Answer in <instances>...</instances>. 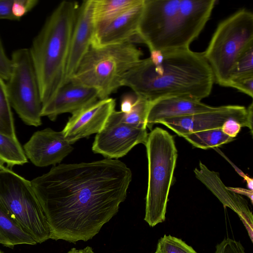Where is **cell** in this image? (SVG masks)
I'll return each mask as SVG.
<instances>
[{"label":"cell","mask_w":253,"mask_h":253,"mask_svg":"<svg viewBox=\"0 0 253 253\" xmlns=\"http://www.w3.org/2000/svg\"><path fill=\"white\" fill-rule=\"evenodd\" d=\"M180 0H144L137 34L133 42L147 45L150 51L168 50Z\"/></svg>","instance_id":"cell-9"},{"label":"cell","mask_w":253,"mask_h":253,"mask_svg":"<svg viewBox=\"0 0 253 253\" xmlns=\"http://www.w3.org/2000/svg\"><path fill=\"white\" fill-rule=\"evenodd\" d=\"M11 60L6 55L0 39V77L6 81L11 72Z\"/></svg>","instance_id":"cell-30"},{"label":"cell","mask_w":253,"mask_h":253,"mask_svg":"<svg viewBox=\"0 0 253 253\" xmlns=\"http://www.w3.org/2000/svg\"><path fill=\"white\" fill-rule=\"evenodd\" d=\"M0 244L13 248L15 245H35L36 241L0 207Z\"/></svg>","instance_id":"cell-20"},{"label":"cell","mask_w":253,"mask_h":253,"mask_svg":"<svg viewBox=\"0 0 253 253\" xmlns=\"http://www.w3.org/2000/svg\"><path fill=\"white\" fill-rule=\"evenodd\" d=\"M143 0H93L95 24L113 18L140 3Z\"/></svg>","instance_id":"cell-21"},{"label":"cell","mask_w":253,"mask_h":253,"mask_svg":"<svg viewBox=\"0 0 253 253\" xmlns=\"http://www.w3.org/2000/svg\"><path fill=\"white\" fill-rule=\"evenodd\" d=\"M99 100L97 90L69 81L64 84L47 102L42 105L41 116L54 121L61 114H73Z\"/></svg>","instance_id":"cell-17"},{"label":"cell","mask_w":253,"mask_h":253,"mask_svg":"<svg viewBox=\"0 0 253 253\" xmlns=\"http://www.w3.org/2000/svg\"><path fill=\"white\" fill-rule=\"evenodd\" d=\"M217 107L188 98H162L150 102L146 117V126L152 130L154 124L159 123L164 119L212 111Z\"/></svg>","instance_id":"cell-19"},{"label":"cell","mask_w":253,"mask_h":253,"mask_svg":"<svg viewBox=\"0 0 253 253\" xmlns=\"http://www.w3.org/2000/svg\"><path fill=\"white\" fill-rule=\"evenodd\" d=\"M93 8V0H84L78 7L70 43L64 84L69 82L91 46L95 29Z\"/></svg>","instance_id":"cell-16"},{"label":"cell","mask_w":253,"mask_h":253,"mask_svg":"<svg viewBox=\"0 0 253 253\" xmlns=\"http://www.w3.org/2000/svg\"><path fill=\"white\" fill-rule=\"evenodd\" d=\"M251 76H253V45L237 60L230 75L229 87L235 81Z\"/></svg>","instance_id":"cell-26"},{"label":"cell","mask_w":253,"mask_h":253,"mask_svg":"<svg viewBox=\"0 0 253 253\" xmlns=\"http://www.w3.org/2000/svg\"><path fill=\"white\" fill-rule=\"evenodd\" d=\"M137 98V95L134 93H127L124 94L121 99V112L124 113L129 112Z\"/></svg>","instance_id":"cell-34"},{"label":"cell","mask_w":253,"mask_h":253,"mask_svg":"<svg viewBox=\"0 0 253 253\" xmlns=\"http://www.w3.org/2000/svg\"><path fill=\"white\" fill-rule=\"evenodd\" d=\"M221 155H223V157L226 159L227 161L231 164L232 166L235 169V170L239 173V174L242 176L246 181L247 186L249 189L253 190V180L252 178L250 177L246 174H245L241 170H240L238 167L234 165L230 161L225 157L224 155L219 151V152Z\"/></svg>","instance_id":"cell-35"},{"label":"cell","mask_w":253,"mask_h":253,"mask_svg":"<svg viewBox=\"0 0 253 253\" xmlns=\"http://www.w3.org/2000/svg\"><path fill=\"white\" fill-rule=\"evenodd\" d=\"M5 167L3 165V163L0 161V170L4 169Z\"/></svg>","instance_id":"cell-39"},{"label":"cell","mask_w":253,"mask_h":253,"mask_svg":"<svg viewBox=\"0 0 253 253\" xmlns=\"http://www.w3.org/2000/svg\"><path fill=\"white\" fill-rule=\"evenodd\" d=\"M150 102L137 96L131 111L127 113L115 110V113L121 122L139 127L146 128V117Z\"/></svg>","instance_id":"cell-25"},{"label":"cell","mask_w":253,"mask_h":253,"mask_svg":"<svg viewBox=\"0 0 253 253\" xmlns=\"http://www.w3.org/2000/svg\"><path fill=\"white\" fill-rule=\"evenodd\" d=\"M10 60L11 72L5 84L11 108L26 125L40 126L42 104L29 48L14 51Z\"/></svg>","instance_id":"cell-8"},{"label":"cell","mask_w":253,"mask_h":253,"mask_svg":"<svg viewBox=\"0 0 253 253\" xmlns=\"http://www.w3.org/2000/svg\"><path fill=\"white\" fill-rule=\"evenodd\" d=\"M148 166L145 221L151 227L165 220L177 150L172 135L160 127L148 133L145 144Z\"/></svg>","instance_id":"cell-5"},{"label":"cell","mask_w":253,"mask_h":253,"mask_svg":"<svg viewBox=\"0 0 253 253\" xmlns=\"http://www.w3.org/2000/svg\"><path fill=\"white\" fill-rule=\"evenodd\" d=\"M182 137L193 146L203 149L215 148L234 140L224 133L221 128L195 132Z\"/></svg>","instance_id":"cell-22"},{"label":"cell","mask_w":253,"mask_h":253,"mask_svg":"<svg viewBox=\"0 0 253 253\" xmlns=\"http://www.w3.org/2000/svg\"><path fill=\"white\" fill-rule=\"evenodd\" d=\"M241 127V125L237 121L229 119L223 124L221 129L224 133L234 138L240 132Z\"/></svg>","instance_id":"cell-32"},{"label":"cell","mask_w":253,"mask_h":253,"mask_svg":"<svg viewBox=\"0 0 253 253\" xmlns=\"http://www.w3.org/2000/svg\"><path fill=\"white\" fill-rule=\"evenodd\" d=\"M79 6L61 2L33 39L29 52L42 105L64 84L71 38Z\"/></svg>","instance_id":"cell-3"},{"label":"cell","mask_w":253,"mask_h":253,"mask_svg":"<svg viewBox=\"0 0 253 253\" xmlns=\"http://www.w3.org/2000/svg\"><path fill=\"white\" fill-rule=\"evenodd\" d=\"M80 253H95L91 247L87 246L83 249H80Z\"/></svg>","instance_id":"cell-37"},{"label":"cell","mask_w":253,"mask_h":253,"mask_svg":"<svg viewBox=\"0 0 253 253\" xmlns=\"http://www.w3.org/2000/svg\"><path fill=\"white\" fill-rule=\"evenodd\" d=\"M231 191L238 194L244 195L248 197L253 203V190L239 187H228Z\"/></svg>","instance_id":"cell-36"},{"label":"cell","mask_w":253,"mask_h":253,"mask_svg":"<svg viewBox=\"0 0 253 253\" xmlns=\"http://www.w3.org/2000/svg\"><path fill=\"white\" fill-rule=\"evenodd\" d=\"M215 0H180L167 50L189 48L209 20Z\"/></svg>","instance_id":"cell-12"},{"label":"cell","mask_w":253,"mask_h":253,"mask_svg":"<svg viewBox=\"0 0 253 253\" xmlns=\"http://www.w3.org/2000/svg\"><path fill=\"white\" fill-rule=\"evenodd\" d=\"M214 253H246L242 245L238 241L225 239L216 247Z\"/></svg>","instance_id":"cell-29"},{"label":"cell","mask_w":253,"mask_h":253,"mask_svg":"<svg viewBox=\"0 0 253 253\" xmlns=\"http://www.w3.org/2000/svg\"><path fill=\"white\" fill-rule=\"evenodd\" d=\"M253 45V14L240 9L220 22L203 52L214 82L229 87L231 71L238 58Z\"/></svg>","instance_id":"cell-6"},{"label":"cell","mask_w":253,"mask_h":253,"mask_svg":"<svg viewBox=\"0 0 253 253\" xmlns=\"http://www.w3.org/2000/svg\"><path fill=\"white\" fill-rule=\"evenodd\" d=\"M253 104L248 108L228 105L219 106L215 110L173 118L166 119L159 123L182 137L184 135L205 130L221 128L229 119H234L242 127L249 128L253 134Z\"/></svg>","instance_id":"cell-10"},{"label":"cell","mask_w":253,"mask_h":253,"mask_svg":"<svg viewBox=\"0 0 253 253\" xmlns=\"http://www.w3.org/2000/svg\"><path fill=\"white\" fill-rule=\"evenodd\" d=\"M0 161L9 167L23 165L28 162L23 149L17 138L0 133Z\"/></svg>","instance_id":"cell-23"},{"label":"cell","mask_w":253,"mask_h":253,"mask_svg":"<svg viewBox=\"0 0 253 253\" xmlns=\"http://www.w3.org/2000/svg\"><path fill=\"white\" fill-rule=\"evenodd\" d=\"M162 51L159 63L140 59L124 75L121 86L150 102L173 97L201 101L210 94L214 79L204 52L189 48Z\"/></svg>","instance_id":"cell-2"},{"label":"cell","mask_w":253,"mask_h":253,"mask_svg":"<svg viewBox=\"0 0 253 253\" xmlns=\"http://www.w3.org/2000/svg\"><path fill=\"white\" fill-rule=\"evenodd\" d=\"M142 54L130 42L90 46L69 81L96 89L99 99L108 98L122 86L124 75L141 59Z\"/></svg>","instance_id":"cell-4"},{"label":"cell","mask_w":253,"mask_h":253,"mask_svg":"<svg viewBox=\"0 0 253 253\" xmlns=\"http://www.w3.org/2000/svg\"><path fill=\"white\" fill-rule=\"evenodd\" d=\"M115 110L102 129L96 135L92 146L94 153L111 159H117L125 156L139 143L145 145L148 135L146 128L121 122Z\"/></svg>","instance_id":"cell-11"},{"label":"cell","mask_w":253,"mask_h":253,"mask_svg":"<svg viewBox=\"0 0 253 253\" xmlns=\"http://www.w3.org/2000/svg\"><path fill=\"white\" fill-rule=\"evenodd\" d=\"M159 253L158 252V251H157V250H156V252H155V253Z\"/></svg>","instance_id":"cell-40"},{"label":"cell","mask_w":253,"mask_h":253,"mask_svg":"<svg viewBox=\"0 0 253 253\" xmlns=\"http://www.w3.org/2000/svg\"><path fill=\"white\" fill-rule=\"evenodd\" d=\"M115 99L109 97L99 99L72 114L62 131L66 140L72 144L98 133L115 110Z\"/></svg>","instance_id":"cell-13"},{"label":"cell","mask_w":253,"mask_h":253,"mask_svg":"<svg viewBox=\"0 0 253 253\" xmlns=\"http://www.w3.org/2000/svg\"><path fill=\"white\" fill-rule=\"evenodd\" d=\"M230 87L235 88L253 98V76L235 81L231 83Z\"/></svg>","instance_id":"cell-31"},{"label":"cell","mask_w":253,"mask_h":253,"mask_svg":"<svg viewBox=\"0 0 253 253\" xmlns=\"http://www.w3.org/2000/svg\"><path fill=\"white\" fill-rule=\"evenodd\" d=\"M67 253H80V250L75 248H72Z\"/></svg>","instance_id":"cell-38"},{"label":"cell","mask_w":253,"mask_h":253,"mask_svg":"<svg viewBox=\"0 0 253 253\" xmlns=\"http://www.w3.org/2000/svg\"><path fill=\"white\" fill-rule=\"evenodd\" d=\"M156 250L159 253H197L180 239L166 235L159 240Z\"/></svg>","instance_id":"cell-27"},{"label":"cell","mask_w":253,"mask_h":253,"mask_svg":"<svg viewBox=\"0 0 253 253\" xmlns=\"http://www.w3.org/2000/svg\"><path fill=\"white\" fill-rule=\"evenodd\" d=\"M196 177L223 204L234 211L246 225L253 240V215L246 201L230 191L221 180L219 173L209 169L201 161L199 168L194 170Z\"/></svg>","instance_id":"cell-18"},{"label":"cell","mask_w":253,"mask_h":253,"mask_svg":"<svg viewBox=\"0 0 253 253\" xmlns=\"http://www.w3.org/2000/svg\"><path fill=\"white\" fill-rule=\"evenodd\" d=\"M131 179L124 163L106 158L54 166L31 183L50 239L75 243L92 239L116 214Z\"/></svg>","instance_id":"cell-1"},{"label":"cell","mask_w":253,"mask_h":253,"mask_svg":"<svg viewBox=\"0 0 253 253\" xmlns=\"http://www.w3.org/2000/svg\"><path fill=\"white\" fill-rule=\"evenodd\" d=\"M13 0H0V19L17 20L12 12Z\"/></svg>","instance_id":"cell-33"},{"label":"cell","mask_w":253,"mask_h":253,"mask_svg":"<svg viewBox=\"0 0 253 253\" xmlns=\"http://www.w3.org/2000/svg\"><path fill=\"white\" fill-rule=\"evenodd\" d=\"M143 5L144 0L113 18L95 23L90 46L101 47L126 42L132 43L137 34Z\"/></svg>","instance_id":"cell-14"},{"label":"cell","mask_w":253,"mask_h":253,"mask_svg":"<svg viewBox=\"0 0 253 253\" xmlns=\"http://www.w3.org/2000/svg\"><path fill=\"white\" fill-rule=\"evenodd\" d=\"M0 207L37 243L50 239L47 220L31 181L6 167L0 170Z\"/></svg>","instance_id":"cell-7"},{"label":"cell","mask_w":253,"mask_h":253,"mask_svg":"<svg viewBox=\"0 0 253 253\" xmlns=\"http://www.w3.org/2000/svg\"><path fill=\"white\" fill-rule=\"evenodd\" d=\"M38 2V0H13L12 14L17 20H19L35 7Z\"/></svg>","instance_id":"cell-28"},{"label":"cell","mask_w":253,"mask_h":253,"mask_svg":"<svg viewBox=\"0 0 253 253\" xmlns=\"http://www.w3.org/2000/svg\"><path fill=\"white\" fill-rule=\"evenodd\" d=\"M0 253H3L0 250Z\"/></svg>","instance_id":"cell-41"},{"label":"cell","mask_w":253,"mask_h":253,"mask_svg":"<svg viewBox=\"0 0 253 253\" xmlns=\"http://www.w3.org/2000/svg\"><path fill=\"white\" fill-rule=\"evenodd\" d=\"M27 159L39 167L60 163L73 150L62 131L46 128L36 131L24 144Z\"/></svg>","instance_id":"cell-15"},{"label":"cell","mask_w":253,"mask_h":253,"mask_svg":"<svg viewBox=\"0 0 253 253\" xmlns=\"http://www.w3.org/2000/svg\"><path fill=\"white\" fill-rule=\"evenodd\" d=\"M0 133L17 138L11 106L8 97L6 84L0 77Z\"/></svg>","instance_id":"cell-24"}]
</instances>
